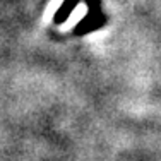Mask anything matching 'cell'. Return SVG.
Instances as JSON below:
<instances>
[{
    "label": "cell",
    "instance_id": "1",
    "mask_svg": "<svg viewBox=\"0 0 161 161\" xmlns=\"http://www.w3.org/2000/svg\"><path fill=\"white\" fill-rule=\"evenodd\" d=\"M106 22H108V19H106V16L103 12H87L86 16L75 24L74 34L84 36V34L93 33V31H96V29L103 28V26H106Z\"/></svg>",
    "mask_w": 161,
    "mask_h": 161
},
{
    "label": "cell",
    "instance_id": "2",
    "mask_svg": "<svg viewBox=\"0 0 161 161\" xmlns=\"http://www.w3.org/2000/svg\"><path fill=\"white\" fill-rule=\"evenodd\" d=\"M79 2L80 0H64L62 5L58 7V10H57L55 16H53V22H55V24H62V22H65L69 19V16L72 14V10L77 7Z\"/></svg>",
    "mask_w": 161,
    "mask_h": 161
},
{
    "label": "cell",
    "instance_id": "3",
    "mask_svg": "<svg viewBox=\"0 0 161 161\" xmlns=\"http://www.w3.org/2000/svg\"><path fill=\"white\" fill-rule=\"evenodd\" d=\"M87 5V12H101V0H84Z\"/></svg>",
    "mask_w": 161,
    "mask_h": 161
}]
</instances>
